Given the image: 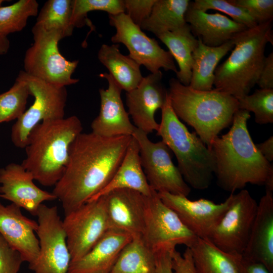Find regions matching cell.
Instances as JSON below:
<instances>
[{
    "mask_svg": "<svg viewBox=\"0 0 273 273\" xmlns=\"http://www.w3.org/2000/svg\"><path fill=\"white\" fill-rule=\"evenodd\" d=\"M132 136L104 137L80 133L70 145L69 158L52 193L65 215L97 195L111 180L120 165Z\"/></svg>",
    "mask_w": 273,
    "mask_h": 273,
    "instance_id": "cell-1",
    "label": "cell"
},
{
    "mask_svg": "<svg viewBox=\"0 0 273 273\" xmlns=\"http://www.w3.org/2000/svg\"><path fill=\"white\" fill-rule=\"evenodd\" d=\"M250 112L239 109L229 131L216 136L210 149L214 156L218 185L233 193L247 184L264 185L273 166L259 152L247 127Z\"/></svg>",
    "mask_w": 273,
    "mask_h": 273,
    "instance_id": "cell-2",
    "label": "cell"
},
{
    "mask_svg": "<svg viewBox=\"0 0 273 273\" xmlns=\"http://www.w3.org/2000/svg\"><path fill=\"white\" fill-rule=\"evenodd\" d=\"M82 129L75 115L41 122L28 136L21 164L42 186H55L67 164L70 145Z\"/></svg>",
    "mask_w": 273,
    "mask_h": 273,
    "instance_id": "cell-3",
    "label": "cell"
},
{
    "mask_svg": "<svg viewBox=\"0 0 273 273\" xmlns=\"http://www.w3.org/2000/svg\"><path fill=\"white\" fill-rule=\"evenodd\" d=\"M169 84L168 94L174 113L193 127L210 148L218 133L232 123L239 109L238 99L215 88L207 91L194 89L174 78L169 80Z\"/></svg>",
    "mask_w": 273,
    "mask_h": 273,
    "instance_id": "cell-4",
    "label": "cell"
},
{
    "mask_svg": "<svg viewBox=\"0 0 273 273\" xmlns=\"http://www.w3.org/2000/svg\"><path fill=\"white\" fill-rule=\"evenodd\" d=\"M272 21L248 28L234 38L232 53L215 70V89L238 100L248 95L263 68L265 46L273 44Z\"/></svg>",
    "mask_w": 273,
    "mask_h": 273,
    "instance_id": "cell-5",
    "label": "cell"
},
{
    "mask_svg": "<svg viewBox=\"0 0 273 273\" xmlns=\"http://www.w3.org/2000/svg\"><path fill=\"white\" fill-rule=\"evenodd\" d=\"M156 131L175 155L177 167L187 184L196 190L207 189L215 171L213 152L195 132H190L180 121L172 108L168 94Z\"/></svg>",
    "mask_w": 273,
    "mask_h": 273,
    "instance_id": "cell-6",
    "label": "cell"
},
{
    "mask_svg": "<svg viewBox=\"0 0 273 273\" xmlns=\"http://www.w3.org/2000/svg\"><path fill=\"white\" fill-rule=\"evenodd\" d=\"M18 76L28 85L34 101L13 125L11 138L18 148H24L32 130L42 121L64 118L67 99L66 86H58L20 71Z\"/></svg>",
    "mask_w": 273,
    "mask_h": 273,
    "instance_id": "cell-7",
    "label": "cell"
},
{
    "mask_svg": "<svg viewBox=\"0 0 273 273\" xmlns=\"http://www.w3.org/2000/svg\"><path fill=\"white\" fill-rule=\"evenodd\" d=\"M34 42L29 48L24 59V71L28 74L48 83L66 86L79 81L72 75L78 61H70L60 53L58 48L61 36L47 32L38 26L32 29Z\"/></svg>",
    "mask_w": 273,
    "mask_h": 273,
    "instance_id": "cell-8",
    "label": "cell"
},
{
    "mask_svg": "<svg viewBox=\"0 0 273 273\" xmlns=\"http://www.w3.org/2000/svg\"><path fill=\"white\" fill-rule=\"evenodd\" d=\"M142 238L154 253L162 249L173 250L177 245L190 248L198 238L161 200L156 191L146 198Z\"/></svg>",
    "mask_w": 273,
    "mask_h": 273,
    "instance_id": "cell-9",
    "label": "cell"
},
{
    "mask_svg": "<svg viewBox=\"0 0 273 273\" xmlns=\"http://www.w3.org/2000/svg\"><path fill=\"white\" fill-rule=\"evenodd\" d=\"M71 262L84 256L110 229L104 196L65 215L62 221Z\"/></svg>",
    "mask_w": 273,
    "mask_h": 273,
    "instance_id": "cell-10",
    "label": "cell"
},
{
    "mask_svg": "<svg viewBox=\"0 0 273 273\" xmlns=\"http://www.w3.org/2000/svg\"><path fill=\"white\" fill-rule=\"evenodd\" d=\"M36 216L39 252L29 269L34 273H67L71 257L57 206L42 204Z\"/></svg>",
    "mask_w": 273,
    "mask_h": 273,
    "instance_id": "cell-11",
    "label": "cell"
},
{
    "mask_svg": "<svg viewBox=\"0 0 273 273\" xmlns=\"http://www.w3.org/2000/svg\"><path fill=\"white\" fill-rule=\"evenodd\" d=\"M132 136L138 142L141 165L152 189L187 197L191 189L173 164L164 143L152 142L147 134L137 128Z\"/></svg>",
    "mask_w": 273,
    "mask_h": 273,
    "instance_id": "cell-12",
    "label": "cell"
},
{
    "mask_svg": "<svg viewBox=\"0 0 273 273\" xmlns=\"http://www.w3.org/2000/svg\"><path fill=\"white\" fill-rule=\"evenodd\" d=\"M231 195L230 205L209 240L226 253L242 255L249 240L258 203L246 190Z\"/></svg>",
    "mask_w": 273,
    "mask_h": 273,
    "instance_id": "cell-13",
    "label": "cell"
},
{
    "mask_svg": "<svg viewBox=\"0 0 273 273\" xmlns=\"http://www.w3.org/2000/svg\"><path fill=\"white\" fill-rule=\"evenodd\" d=\"M108 16L110 24L116 29L112 42L123 44L132 59L144 66L151 73L161 68L176 73L177 69L170 53L163 49L156 39L148 36L126 13Z\"/></svg>",
    "mask_w": 273,
    "mask_h": 273,
    "instance_id": "cell-14",
    "label": "cell"
},
{
    "mask_svg": "<svg viewBox=\"0 0 273 273\" xmlns=\"http://www.w3.org/2000/svg\"><path fill=\"white\" fill-rule=\"evenodd\" d=\"M157 193L189 230L198 238L208 240L228 209L232 200L231 194L223 202L216 204L205 199L192 201L184 196L167 192Z\"/></svg>",
    "mask_w": 273,
    "mask_h": 273,
    "instance_id": "cell-15",
    "label": "cell"
},
{
    "mask_svg": "<svg viewBox=\"0 0 273 273\" xmlns=\"http://www.w3.org/2000/svg\"><path fill=\"white\" fill-rule=\"evenodd\" d=\"M161 71L143 77L134 89L126 92V104L128 113L134 126L148 134L157 131L159 124L155 113L164 106L168 95L162 82Z\"/></svg>",
    "mask_w": 273,
    "mask_h": 273,
    "instance_id": "cell-16",
    "label": "cell"
},
{
    "mask_svg": "<svg viewBox=\"0 0 273 273\" xmlns=\"http://www.w3.org/2000/svg\"><path fill=\"white\" fill-rule=\"evenodd\" d=\"M32 174L22 164L11 163L0 168V197L36 216L44 201L57 199L33 183Z\"/></svg>",
    "mask_w": 273,
    "mask_h": 273,
    "instance_id": "cell-17",
    "label": "cell"
},
{
    "mask_svg": "<svg viewBox=\"0 0 273 273\" xmlns=\"http://www.w3.org/2000/svg\"><path fill=\"white\" fill-rule=\"evenodd\" d=\"M108 82L106 89H99L100 109L91 123L92 132L104 137L132 136L136 127L130 121L121 99L122 89L107 73L99 74Z\"/></svg>",
    "mask_w": 273,
    "mask_h": 273,
    "instance_id": "cell-18",
    "label": "cell"
},
{
    "mask_svg": "<svg viewBox=\"0 0 273 273\" xmlns=\"http://www.w3.org/2000/svg\"><path fill=\"white\" fill-rule=\"evenodd\" d=\"M110 229L142 236L145 224L147 196L130 189L112 191L104 195Z\"/></svg>",
    "mask_w": 273,
    "mask_h": 273,
    "instance_id": "cell-19",
    "label": "cell"
},
{
    "mask_svg": "<svg viewBox=\"0 0 273 273\" xmlns=\"http://www.w3.org/2000/svg\"><path fill=\"white\" fill-rule=\"evenodd\" d=\"M37 228V222L24 215L21 208L13 203L5 206L0 203V234L29 265L35 262L39 252L35 234Z\"/></svg>",
    "mask_w": 273,
    "mask_h": 273,
    "instance_id": "cell-20",
    "label": "cell"
},
{
    "mask_svg": "<svg viewBox=\"0 0 273 273\" xmlns=\"http://www.w3.org/2000/svg\"><path fill=\"white\" fill-rule=\"evenodd\" d=\"M242 255L262 263L273 273V192L265 191L260 199L249 240Z\"/></svg>",
    "mask_w": 273,
    "mask_h": 273,
    "instance_id": "cell-21",
    "label": "cell"
},
{
    "mask_svg": "<svg viewBox=\"0 0 273 273\" xmlns=\"http://www.w3.org/2000/svg\"><path fill=\"white\" fill-rule=\"evenodd\" d=\"M185 19L193 34L203 44L211 47L220 46L248 29L225 15L208 13L190 5Z\"/></svg>",
    "mask_w": 273,
    "mask_h": 273,
    "instance_id": "cell-22",
    "label": "cell"
},
{
    "mask_svg": "<svg viewBox=\"0 0 273 273\" xmlns=\"http://www.w3.org/2000/svg\"><path fill=\"white\" fill-rule=\"evenodd\" d=\"M131 239L126 232L109 229L84 256L70 263L67 273H110L121 250Z\"/></svg>",
    "mask_w": 273,
    "mask_h": 273,
    "instance_id": "cell-23",
    "label": "cell"
},
{
    "mask_svg": "<svg viewBox=\"0 0 273 273\" xmlns=\"http://www.w3.org/2000/svg\"><path fill=\"white\" fill-rule=\"evenodd\" d=\"M122 189L133 190L147 197L155 192L150 187L142 168L139 145L133 136L124 157L111 180L89 201L97 199L112 191Z\"/></svg>",
    "mask_w": 273,
    "mask_h": 273,
    "instance_id": "cell-24",
    "label": "cell"
},
{
    "mask_svg": "<svg viewBox=\"0 0 273 273\" xmlns=\"http://www.w3.org/2000/svg\"><path fill=\"white\" fill-rule=\"evenodd\" d=\"M198 40L193 53L192 77L190 86L200 90H210L214 80V72L219 61L235 46L234 38L216 47L203 44Z\"/></svg>",
    "mask_w": 273,
    "mask_h": 273,
    "instance_id": "cell-25",
    "label": "cell"
},
{
    "mask_svg": "<svg viewBox=\"0 0 273 273\" xmlns=\"http://www.w3.org/2000/svg\"><path fill=\"white\" fill-rule=\"evenodd\" d=\"M166 46L179 69L176 73V79L183 84L189 85L193 64V53L198 40L193 34L188 23L171 31L157 36Z\"/></svg>",
    "mask_w": 273,
    "mask_h": 273,
    "instance_id": "cell-26",
    "label": "cell"
},
{
    "mask_svg": "<svg viewBox=\"0 0 273 273\" xmlns=\"http://www.w3.org/2000/svg\"><path fill=\"white\" fill-rule=\"evenodd\" d=\"M119 47V44H102L98 58L121 89L128 92L136 88L144 77L141 65L128 55H123Z\"/></svg>",
    "mask_w": 273,
    "mask_h": 273,
    "instance_id": "cell-27",
    "label": "cell"
},
{
    "mask_svg": "<svg viewBox=\"0 0 273 273\" xmlns=\"http://www.w3.org/2000/svg\"><path fill=\"white\" fill-rule=\"evenodd\" d=\"M190 2L189 0H156L150 16L142 23L141 28L157 36L183 26L186 23L185 16Z\"/></svg>",
    "mask_w": 273,
    "mask_h": 273,
    "instance_id": "cell-28",
    "label": "cell"
},
{
    "mask_svg": "<svg viewBox=\"0 0 273 273\" xmlns=\"http://www.w3.org/2000/svg\"><path fill=\"white\" fill-rule=\"evenodd\" d=\"M190 248L196 273H238L233 254L222 251L209 240L198 238Z\"/></svg>",
    "mask_w": 273,
    "mask_h": 273,
    "instance_id": "cell-29",
    "label": "cell"
},
{
    "mask_svg": "<svg viewBox=\"0 0 273 273\" xmlns=\"http://www.w3.org/2000/svg\"><path fill=\"white\" fill-rule=\"evenodd\" d=\"M155 254L142 236L132 237L120 253L110 273H155Z\"/></svg>",
    "mask_w": 273,
    "mask_h": 273,
    "instance_id": "cell-30",
    "label": "cell"
},
{
    "mask_svg": "<svg viewBox=\"0 0 273 273\" xmlns=\"http://www.w3.org/2000/svg\"><path fill=\"white\" fill-rule=\"evenodd\" d=\"M72 0H49L38 14L35 25L47 32L58 33L62 39L72 35Z\"/></svg>",
    "mask_w": 273,
    "mask_h": 273,
    "instance_id": "cell-31",
    "label": "cell"
},
{
    "mask_svg": "<svg viewBox=\"0 0 273 273\" xmlns=\"http://www.w3.org/2000/svg\"><path fill=\"white\" fill-rule=\"evenodd\" d=\"M38 6L36 0H20L11 5L0 7V34L7 36L23 30L28 18L37 15Z\"/></svg>",
    "mask_w": 273,
    "mask_h": 273,
    "instance_id": "cell-32",
    "label": "cell"
},
{
    "mask_svg": "<svg viewBox=\"0 0 273 273\" xmlns=\"http://www.w3.org/2000/svg\"><path fill=\"white\" fill-rule=\"evenodd\" d=\"M30 95L28 84L18 76L10 89L0 95V123L20 117Z\"/></svg>",
    "mask_w": 273,
    "mask_h": 273,
    "instance_id": "cell-33",
    "label": "cell"
},
{
    "mask_svg": "<svg viewBox=\"0 0 273 273\" xmlns=\"http://www.w3.org/2000/svg\"><path fill=\"white\" fill-rule=\"evenodd\" d=\"M238 100L239 109L253 112L257 123H273V89H256Z\"/></svg>",
    "mask_w": 273,
    "mask_h": 273,
    "instance_id": "cell-34",
    "label": "cell"
},
{
    "mask_svg": "<svg viewBox=\"0 0 273 273\" xmlns=\"http://www.w3.org/2000/svg\"><path fill=\"white\" fill-rule=\"evenodd\" d=\"M94 11L115 15L125 13V8L122 0H72L71 20L74 28L83 26L87 14Z\"/></svg>",
    "mask_w": 273,
    "mask_h": 273,
    "instance_id": "cell-35",
    "label": "cell"
},
{
    "mask_svg": "<svg viewBox=\"0 0 273 273\" xmlns=\"http://www.w3.org/2000/svg\"><path fill=\"white\" fill-rule=\"evenodd\" d=\"M190 5L194 8L204 12L214 10L222 12L229 16L233 21L248 28L258 25L245 9L232 4L229 0H195L190 2Z\"/></svg>",
    "mask_w": 273,
    "mask_h": 273,
    "instance_id": "cell-36",
    "label": "cell"
},
{
    "mask_svg": "<svg viewBox=\"0 0 273 273\" xmlns=\"http://www.w3.org/2000/svg\"><path fill=\"white\" fill-rule=\"evenodd\" d=\"M229 1L232 4L245 9L258 24L272 20V0Z\"/></svg>",
    "mask_w": 273,
    "mask_h": 273,
    "instance_id": "cell-37",
    "label": "cell"
},
{
    "mask_svg": "<svg viewBox=\"0 0 273 273\" xmlns=\"http://www.w3.org/2000/svg\"><path fill=\"white\" fill-rule=\"evenodd\" d=\"M23 262L20 253L0 234V273H18Z\"/></svg>",
    "mask_w": 273,
    "mask_h": 273,
    "instance_id": "cell-38",
    "label": "cell"
},
{
    "mask_svg": "<svg viewBox=\"0 0 273 273\" xmlns=\"http://www.w3.org/2000/svg\"><path fill=\"white\" fill-rule=\"evenodd\" d=\"M126 14L140 27L150 16L156 0H124Z\"/></svg>",
    "mask_w": 273,
    "mask_h": 273,
    "instance_id": "cell-39",
    "label": "cell"
},
{
    "mask_svg": "<svg viewBox=\"0 0 273 273\" xmlns=\"http://www.w3.org/2000/svg\"><path fill=\"white\" fill-rule=\"evenodd\" d=\"M172 266L174 273H196L191 249L187 247L183 254L174 250L172 252Z\"/></svg>",
    "mask_w": 273,
    "mask_h": 273,
    "instance_id": "cell-40",
    "label": "cell"
},
{
    "mask_svg": "<svg viewBox=\"0 0 273 273\" xmlns=\"http://www.w3.org/2000/svg\"><path fill=\"white\" fill-rule=\"evenodd\" d=\"M238 273H270L262 263L248 259L242 255L233 254Z\"/></svg>",
    "mask_w": 273,
    "mask_h": 273,
    "instance_id": "cell-41",
    "label": "cell"
},
{
    "mask_svg": "<svg viewBox=\"0 0 273 273\" xmlns=\"http://www.w3.org/2000/svg\"><path fill=\"white\" fill-rule=\"evenodd\" d=\"M257 84L260 88L273 89V52L266 57Z\"/></svg>",
    "mask_w": 273,
    "mask_h": 273,
    "instance_id": "cell-42",
    "label": "cell"
},
{
    "mask_svg": "<svg viewBox=\"0 0 273 273\" xmlns=\"http://www.w3.org/2000/svg\"><path fill=\"white\" fill-rule=\"evenodd\" d=\"M173 250L162 249L155 253V273H174L172 266V252Z\"/></svg>",
    "mask_w": 273,
    "mask_h": 273,
    "instance_id": "cell-43",
    "label": "cell"
},
{
    "mask_svg": "<svg viewBox=\"0 0 273 273\" xmlns=\"http://www.w3.org/2000/svg\"><path fill=\"white\" fill-rule=\"evenodd\" d=\"M256 147L264 157L269 162L273 160V136H270L264 142L256 145Z\"/></svg>",
    "mask_w": 273,
    "mask_h": 273,
    "instance_id": "cell-44",
    "label": "cell"
},
{
    "mask_svg": "<svg viewBox=\"0 0 273 273\" xmlns=\"http://www.w3.org/2000/svg\"><path fill=\"white\" fill-rule=\"evenodd\" d=\"M10 48V41L6 36L0 34V55L6 54Z\"/></svg>",
    "mask_w": 273,
    "mask_h": 273,
    "instance_id": "cell-45",
    "label": "cell"
},
{
    "mask_svg": "<svg viewBox=\"0 0 273 273\" xmlns=\"http://www.w3.org/2000/svg\"><path fill=\"white\" fill-rule=\"evenodd\" d=\"M4 1H3V0H0V7H1V4H2Z\"/></svg>",
    "mask_w": 273,
    "mask_h": 273,
    "instance_id": "cell-46",
    "label": "cell"
}]
</instances>
